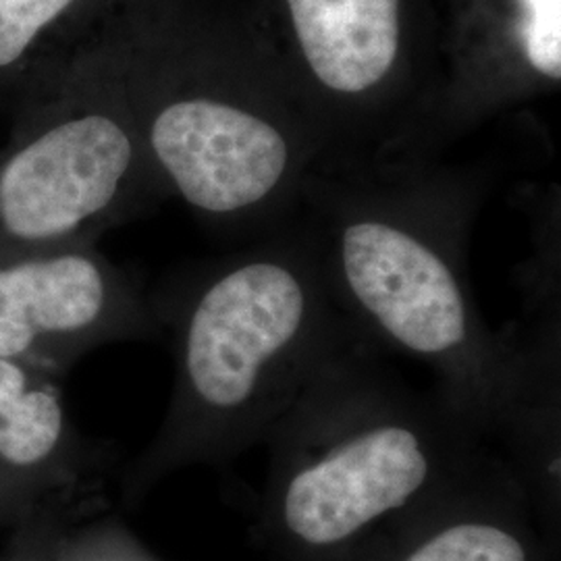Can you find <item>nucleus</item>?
Returning <instances> with one entry per match:
<instances>
[{
  "label": "nucleus",
  "instance_id": "7",
  "mask_svg": "<svg viewBox=\"0 0 561 561\" xmlns=\"http://www.w3.org/2000/svg\"><path fill=\"white\" fill-rule=\"evenodd\" d=\"M301 55L331 92L379 85L400 57L401 0H285Z\"/></svg>",
  "mask_w": 561,
  "mask_h": 561
},
{
  "label": "nucleus",
  "instance_id": "6",
  "mask_svg": "<svg viewBox=\"0 0 561 561\" xmlns=\"http://www.w3.org/2000/svg\"><path fill=\"white\" fill-rule=\"evenodd\" d=\"M426 474L416 435L381 426L301 470L285 493V522L310 545H333L408 502Z\"/></svg>",
  "mask_w": 561,
  "mask_h": 561
},
{
  "label": "nucleus",
  "instance_id": "5",
  "mask_svg": "<svg viewBox=\"0 0 561 561\" xmlns=\"http://www.w3.org/2000/svg\"><path fill=\"white\" fill-rule=\"evenodd\" d=\"M108 304L106 271L83 245L0 259V358L55 377Z\"/></svg>",
  "mask_w": 561,
  "mask_h": 561
},
{
  "label": "nucleus",
  "instance_id": "10",
  "mask_svg": "<svg viewBox=\"0 0 561 561\" xmlns=\"http://www.w3.org/2000/svg\"><path fill=\"white\" fill-rule=\"evenodd\" d=\"M514 34L526 65L561 80V0H514Z\"/></svg>",
  "mask_w": 561,
  "mask_h": 561
},
{
  "label": "nucleus",
  "instance_id": "3",
  "mask_svg": "<svg viewBox=\"0 0 561 561\" xmlns=\"http://www.w3.org/2000/svg\"><path fill=\"white\" fill-rule=\"evenodd\" d=\"M304 291L279 264H248L198 301L185 337V373L204 403L229 410L248 400L262 366L296 337Z\"/></svg>",
  "mask_w": 561,
  "mask_h": 561
},
{
  "label": "nucleus",
  "instance_id": "4",
  "mask_svg": "<svg viewBox=\"0 0 561 561\" xmlns=\"http://www.w3.org/2000/svg\"><path fill=\"white\" fill-rule=\"evenodd\" d=\"M343 271L362 306L405 347L439 354L466 337V308L451 271L405 231L385 222L350 225Z\"/></svg>",
  "mask_w": 561,
  "mask_h": 561
},
{
  "label": "nucleus",
  "instance_id": "1",
  "mask_svg": "<svg viewBox=\"0 0 561 561\" xmlns=\"http://www.w3.org/2000/svg\"><path fill=\"white\" fill-rule=\"evenodd\" d=\"M115 34L32 88L0 148V259L83 245L131 178L144 146Z\"/></svg>",
  "mask_w": 561,
  "mask_h": 561
},
{
  "label": "nucleus",
  "instance_id": "9",
  "mask_svg": "<svg viewBox=\"0 0 561 561\" xmlns=\"http://www.w3.org/2000/svg\"><path fill=\"white\" fill-rule=\"evenodd\" d=\"M69 422L50 375L0 358V489L67 470Z\"/></svg>",
  "mask_w": 561,
  "mask_h": 561
},
{
  "label": "nucleus",
  "instance_id": "8",
  "mask_svg": "<svg viewBox=\"0 0 561 561\" xmlns=\"http://www.w3.org/2000/svg\"><path fill=\"white\" fill-rule=\"evenodd\" d=\"M119 0H0V108L104 41L94 25Z\"/></svg>",
  "mask_w": 561,
  "mask_h": 561
},
{
  "label": "nucleus",
  "instance_id": "2",
  "mask_svg": "<svg viewBox=\"0 0 561 561\" xmlns=\"http://www.w3.org/2000/svg\"><path fill=\"white\" fill-rule=\"evenodd\" d=\"M144 148L181 198L227 215L266 198L287 169V141L259 115L206 94L134 90Z\"/></svg>",
  "mask_w": 561,
  "mask_h": 561
},
{
  "label": "nucleus",
  "instance_id": "11",
  "mask_svg": "<svg viewBox=\"0 0 561 561\" xmlns=\"http://www.w3.org/2000/svg\"><path fill=\"white\" fill-rule=\"evenodd\" d=\"M405 561H526L520 542L486 524H460L443 530Z\"/></svg>",
  "mask_w": 561,
  "mask_h": 561
}]
</instances>
